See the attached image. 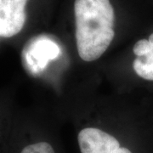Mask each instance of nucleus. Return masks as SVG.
Listing matches in <instances>:
<instances>
[{
	"label": "nucleus",
	"mask_w": 153,
	"mask_h": 153,
	"mask_svg": "<svg viewBox=\"0 0 153 153\" xmlns=\"http://www.w3.org/2000/svg\"><path fill=\"white\" fill-rule=\"evenodd\" d=\"M77 141L81 153H132L128 148L121 147L115 137L96 128H83Z\"/></svg>",
	"instance_id": "nucleus-2"
},
{
	"label": "nucleus",
	"mask_w": 153,
	"mask_h": 153,
	"mask_svg": "<svg viewBox=\"0 0 153 153\" xmlns=\"http://www.w3.org/2000/svg\"><path fill=\"white\" fill-rule=\"evenodd\" d=\"M27 0H0V37L11 38L22 30L26 22Z\"/></svg>",
	"instance_id": "nucleus-3"
},
{
	"label": "nucleus",
	"mask_w": 153,
	"mask_h": 153,
	"mask_svg": "<svg viewBox=\"0 0 153 153\" xmlns=\"http://www.w3.org/2000/svg\"><path fill=\"white\" fill-rule=\"evenodd\" d=\"M27 63L33 72L43 70L49 60L55 59L60 54L58 44L52 39L40 36L27 44L25 49Z\"/></svg>",
	"instance_id": "nucleus-4"
},
{
	"label": "nucleus",
	"mask_w": 153,
	"mask_h": 153,
	"mask_svg": "<svg viewBox=\"0 0 153 153\" xmlns=\"http://www.w3.org/2000/svg\"><path fill=\"white\" fill-rule=\"evenodd\" d=\"M133 51L136 59L133 68L139 76L153 81V46L146 39H140L134 44Z\"/></svg>",
	"instance_id": "nucleus-5"
},
{
	"label": "nucleus",
	"mask_w": 153,
	"mask_h": 153,
	"mask_svg": "<svg viewBox=\"0 0 153 153\" xmlns=\"http://www.w3.org/2000/svg\"><path fill=\"white\" fill-rule=\"evenodd\" d=\"M20 153H55V151L50 144L41 141L27 145Z\"/></svg>",
	"instance_id": "nucleus-6"
},
{
	"label": "nucleus",
	"mask_w": 153,
	"mask_h": 153,
	"mask_svg": "<svg viewBox=\"0 0 153 153\" xmlns=\"http://www.w3.org/2000/svg\"><path fill=\"white\" fill-rule=\"evenodd\" d=\"M77 52L84 61L99 59L115 36V14L110 0H75Z\"/></svg>",
	"instance_id": "nucleus-1"
},
{
	"label": "nucleus",
	"mask_w": 153,
	"mask_h": 153,
	"mask_svg": "<svg viewBox=\"0 0 153 153\" xmlns=\"http://www.w3.org/2000/svg\"><path fill=\"white\" fill-rule=\"evenodd\" d=\"M148 40H149V42H150L151 44L153 46V33L150 35V37H149V39H148Z\"/></svg>",
	"instance_id": "nucleus-7"
}]
</instances>
